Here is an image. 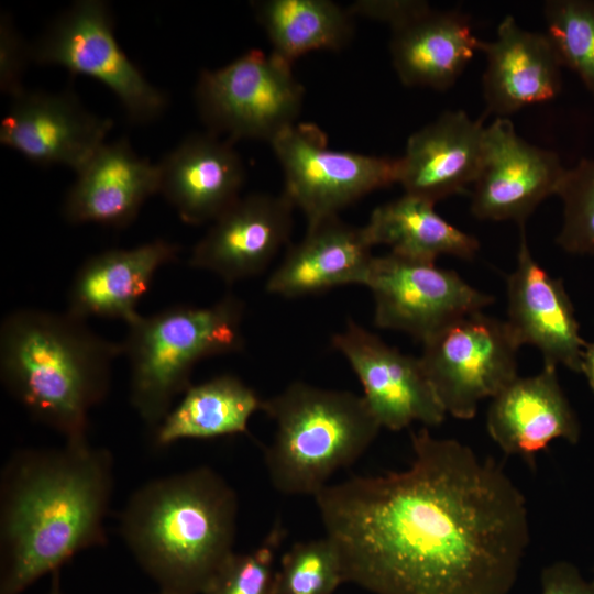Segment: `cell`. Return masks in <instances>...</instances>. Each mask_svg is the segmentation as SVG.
<instances>
[{
  "label": "cell",
  "instance_id": "cell-21",
  "mask_svg": "<svg viewBox=\"0 0 594 594\" xmlns=\"http://www.w3.org/2000/svg\"><path fill=\"white\" fill-rule=\"evenodd\" d=\"M76 175L63 206L72 223L125 227L160 193L157 164L140 157L124 138L106 142Z\"/></svg>",
  "mask_w": 594,
  "mask_h": 594
},
{
  "label": "cell",
  "instance_id": "cell-24",
  "mask_svg": "<svg viewBox=\"0 0 594 594\" xmlns=\"http://www.w3.org/2000/svg\"><path fill=\"white\" fill-rule=\"evenodd\" d=\"M480 44L465 13L430 7L392 30L389 50L404 85L447 90L480 51Z\"/></svg>",
  "mask_w": 594,
  "mask_h": 594
},
{
  "label": "cell",
  "instance_id": "cell-13",
  "mask_svg": "<svg viewBox=\"0 0 594 594\" xmlns=\"http://www.w3.org/2000/svg\"><path fill=\"white\" fill-rule=\"evenodd\" d=\"M363 387V398L381 426L399 431L413 422L439 426L446 418L419 358L402 353L349 320L332 338Z\"/></svg>",
  "mask_w": 594,
  "mask_h": 594
},
{
  "label": "cell",
  "instance_id": "cell-15",
  "mask_svg": "<svg viewBox=\"0 0 594 594\" xmlns=\"http://www.w3.org/2000/svg\"><path fill=\"white\" fill-rule=\"evenodd\" d=\"M294 205L282 191L240 197L195 245L189 265L227 283L262 273L289 242Z\"/></svg>",
  "mask_w": 594,
  "mask_h": 594
},
{
  "label": "cell",
  "instance_id": "cell-19",
  "mask_svg": "<svg viewBox=\"0 0 594 594\" xmlns=\"http://www.w3.org/2000/svg\"><path fill=\"white\" fill-rule=\"evenodd\" d=\"M557 367L543 364L538 374L517 376L491 399L486 429L504 453L531 459L554 440L579 442L580 421Z\"/></svg>",
  "mask_w": 594,
  "mask_h": 594
},
{
  "label": "cell",
  "instance_id": "cell-7",
  "mask_svg": "<svg viewBox=\"0 0 594 594\" xmlns=\"http://www.w3.org/2000/svg\"><path fill=\"white\" fill-rule=\"evenodd\" d=\"M195 96L208 132L226 134L233 143H271L297 123L305 89L293 64L252 48L220 68L202 70Z\"/></svg>",
  "mask_w": 594,
  "mask_h": 594
},
{
  "label": "cell",
  "instance_id": "cell-2",
  "mask_svg": "<svg viewBox=\"0 0 594 594\" xmlns=\"http://www.w3.org/2000/svg\"><path fill=\"white\" fill-rule=\"evenodd\" d=\"M112 491V454L87 438L16 451L0 481V594H22L106 544Z\"/></svg>",
  "mask_w": 594,
  "mask_h": 594
},
{
  "label": "cell",
  "instance_id": "cell-33",
  "mask_svg": "<svg viewBox=\"0 0 594 594\" xmlns=\"http://www.w3.org/2000/svg\"><path fill=\"white\" fill-rule=\"evenodd\" d=\"M429 8L428 2L419 0H359L348 10L353 16L381 21L393 30Z\"/></svg>",
  "mask_w": 594,
  "mask_h": 594
},
{
  "label": "cell",
  "instance_id": "cell-14",
  "mask_svg": "<svg viewBox=\"0 0 594 594\" xmlns=\"http://www.w3.org/2000/svg\"><path fill=\"white\" fill-rule=\"evenodd\" d=\"M112 120L89 111L72 91L23 89L0 124V142L29 161L76 173L106 143Z\"/></svg>",
  "mask_w": 594,
  "mask_h": 594
},
{
  "label": "cell",
  "instance_id": "cell-30",
  "mask_svg": "<svg viewBox=\"0 0 594 594\" xmlns=\"http://www.w3.org/2000/svg\"><path fill=\"white\" fill-rule=\"evenodd\" d=\"M286 536L277 520L263 542L246 553L233 552L202 594H275L276 552Z\"/></svg>",
  "mask_w": 594,
  "mask_h": 594
},
{
  "label": "cell",
  "instance_id": "cell-10",
  "mask_svg": "<svg viewBox=\"0 0 594 594\" xmlns=\"http://www.w3.org/2000/svg\"><path fill=\"white\" fill-rule=\"evenodd\" d=\"M270 144L283 168V193L308 224L338 216L361 197L397 183V158L332 150L314 123L297 122Z\"/></svg>",
  "mask_w": 594,
  "mask_h": 594
},
{
  "label": "cell",
  "instance_id": "cell-6",
  "mask_svg": "<svg viewBox=\"0 0 594 594\" xmlns=\"http://www.w3.org/2000/svg\"><path fill=\"white\" fill-rule=\"evenodd\" d=\"M243 304L228 295L207 307L174 306L128 324L122 343L130 365V400L154 429L190 385L202 359L242 349Z\"/></svg>",
  "mask_w": 594,
  "mask_h": 594
},
{
  "label": "cell",
  "instance_id": "cell-28",
  "mask_svg": "<svg viewBox=\"0 0 594 594\" xmlns=\"http://www.w3.org/2000/svg\"><path fill=\"white\" fill-rule=\"evenodd\" d=\"M543 16L562 66L573 70L594 97V1L548 0Z\"/></svg>",
  "mask_w": 594,
  "mask_h": 594
},
{
  "label": "cell",
  "instance_id": "cell-25",
  "mask_svg": "<svg viewBox=\"0 0 594 594\" xmlns=\"http://www.w3.org/2000/svg\"><path fill=\"white\" fill-rule=\"evenodd\" d=\"M363 230L372 246L429 262L440 255L472 260L480 248L475 237L437 213L433 202L408 194L376 207Z\"/></svg>",
  "mask_w": 594,
  "mask_h": 594
},
{
  "label": "cell",
  "instance_id": "cell-16",
  "mask_svg": "<svg viewBox=\"0 0 594 594\" xmlns=\"http://www.w3.org/2000/svg\"><path fill=\"white\" fill-rule=\"evenodd\" d=\"M506 323L519 346L530 344L543 364L581 370L586 342L581 337L573 304L560 278L532 256L525 224L520 226L516 267L507 278Z\"/></svg>",
  "mask_w": 594,
  "mask_h": 594
},
{
  "label": "cell",
  "instance_id": "cell-3",
  "mask_svg": "<svg viewBox=\"0 0 594 594\" xmlns=\"http://www.w3.org/2000/svg\"><path fill=\"white\" fill-rule=\"evenodd\" d=\"M239 503L209 466L140 486L120 515V534L160 590L202 594L234 552Z\"/></svg>",
  "mask_w": 594,
  "mask_h": 594
},
{
  "label": "cell",
  "instance_id": "cell-20",
  "mask_svg": "<svg viewBox=\"0 0 594 594\" xmlns=\"http://www.w3.org/2000/svg\"><path fill=\"white\" fill-rule=\"evenodd\" d=\"M496 31L494 41L480 44L486 56L482 77L486 114L505 118L553 100L561 91L562 64L548 35L521 28L512 15Z\"/></svg>",
  "mask_w": 594,
  "mask_h": 594
},
{
  "label": "cell",
  "instance_id": "cell-27",
  "mask_svg": "<svg viewBox=\"0 0 594 594\" xmlns=\"http://www.w3.org/2000/svg\"><path fill=\"white\" fill-rule=\"evenodd\" d=\"M252 8L272 53L290 64L314 51H340L354 34L353 15L330 0H258Z\"/></svg>",
  "mask_w": 594,
  "mask_h": 594
},
{
  "label": "cell",
  "instance_id": "cell-36",
  "mask_svg": "<svg viewBox=\"0 0 594 594\" xmlns=\"http://www.w3.org/2000/svg\"><path fill=\"white\" fill-rule=\"evenodd\" d=\"M46 594H65L61 586L59 571L51 574V585Z\"/></svg>",
  "mask_w": 594,
  "mask_h": 594
},
{
  "label": "cell",
  "instance_id": "cell-5",
  "mask_svg": "<svg viewBox=\"0 0 594 594\" xmlns=\"http://www.w3.org/2000/svg\"><path fill=\"white\" fill-rule=\"evenodd\" d=\"M261 410L276 426L264 450L273 487L289 496H316L331 476L353 464L376 439L381 426L363 396L294 382L263 399Z\"/></svg>",
  "mask_w": 594,
  "mask_h": 594
},
{
  "label": "cell",
  "instance_id": "cell-1",
  "mask_svg": "<svg viewBox=\"0 0 594 594\" xmlns=\"http://www.w3.org/2000/svg\"><path fill=\"white\" fill-rule=\"evenodd\" d=\"M402 471L353 476L314 498L345 583L373 594H509L530 541L503 466L427 427Z\"/></svg>",
  "mask_w": 594,
  "mask_h": 594
},
{
  "label": "cell",
  "instance_id": "cell-34",
  "mask_svg": "<svg viewBox=\"0 0 594 594\" xmlns=\"http://www.w3.org/2000/svg\"><path fill=\"white\" fill-rule=\"evenodd\" d=\"M539 594H594V582L587 581L574 564L557 561L541 571Z\"/></svg>",
  "mask_w": 594,
  "mask_h": 594
},
{
  "label": "cell",
  "instance_id": "cell-29",
  "mask_svg": "<svg viewBox=\"0 0 594 594\" xmlns=\"http://www.w3.org/2000/svg\"><path fill=\"white\" fill-rule=\"evenodd\" d=\"M345 583L334 542L322 538L294 543L280 558L275 594H333Z\"/></svg>",
  "mask_w": 594,
  "mask_h": 594
},
{
  "label": "cell",
  "instance_id": "cell-11",
  "mask_svg": "<svg viewBox=\"0 0 594 594\" xmlns=\"http://www.w3.org/2000/svg\"><path fill=\"white\" fill-rule=\"evenodd\" d=\"M365 286L374 298L375 324L421 342L494 300L454 271L393 252L374 256Z\"/></svg>",
  "mask_w": 594,
  "mask_h": 594
},
{
  "label": "cell",
  "instance_id": "cell-17",
  "mask_svg": "<svg viewBox=\"0 0 594 594\" xmlns=\"http://www.w3.org/2000/svg\"><path fill=\"white\" fill-rule=\"evenodd\" d=\"M157 166L160 193L188 224L215 221L241 197L245 182L233 142L210 132L187 136Z\"/></svg>",
  "mask_w": 594,
  "mask_h": 594
},
{
  "label": "cell",
  "instance_id": "cell-23",
  "mask_svg": "<svg viewBox=\"0 0 594 594\" xmlns=\"http://www.w3.org/2000/svg\"><path fill=\"white\" fill-rule=\"evenodd\" d=\"M177 253V245L157 239L132 249H112L89 257L72 282L67 311L82 320L111 318L130 324L140 317L136 306L155 273L173 261Z\"/></svg>",
  "mask_w": 594,
  "mask_h": 594
},
{
  "label": "cell",
  "instance_id": "cell-8",
  "mask_svg": "<svg viewBox=\"0 0 594 594\" xmlns=\"http://www.w3.org/2000/svg\"><path fill=\"white\" fill-rule=\"evenodd\" d=\"M32 61L64 67L107 86L129 119L144 124L166 110L165 92L150 82L120 47L110 6L103 0H78L61 13L31 45Z\"/></svg>",
  "mask_w": 594,
  "mask_h": 594
},
{
  "label": "cell",
  "instance_id": "cell-4",
  "mask_svg": "<svg viewBox=\"0 0 594 594\" xmlns=\"http://www.w3.org/2000/svg\"><path fill=\"white\" fill-rule=\"evenodd\" d=\"M122 343L92 332L68 311L20 309L0 329V377L31 416L66 440L85 439L89 411L110 388Z\"/></svg>",
  "mask_w": 594,
  "mask_h": 594
},
{
  "label": "cell",
  "instance_id": "cell-31",
  "mask_svg": "<svg viewBox=\"0 0 594 594\" xmlns=\"http://www.w3.org/2000/svg\"><path fill=\"white\" fill-rule=\"evenodd\" d=\"M557 196L563 204V220L557 243L568 253H594V160L582 158L566 168Z\"/></svg>",
  "mask_w": 594,
  "mask_h": 594
},
{
  "label": "cell",
  "instance_id": "cell-9",
  "mask_svg": "<svg viewBox=\"0 0 594 594\" xmlns=\"http://www.w3.org/2000/svg\"><path fill=\"white\" fill-rule=\"evenodd\" d=\"M425 373L446 414L469 420L517 374L519 345L506 321L483 310L463 316L422 342Z\"/></svg>",
  "mask_w": 594,
  "mask_h": 594
},
{
  "label": "cell",
  "instance_id": "cell-18",
  "mask_svg": "<svg viewBox=\"0 0 594 594\" xmlns=\"http://www.w3.org/2000/svg\"><path fill=\"white\" fill-rule=\"evenodd\" d=\"M483 121L463 110H447L414 132L397 158V183L405 194L436 204L473 185L483 158Z\"/></svg>",
  "mask_w": 594,
  "mask_h": 594
},
{
  "label": "cell",
  "instance_id": "cell-35",
  "mask_svg": "<svg viewBox=\"0 0 594 594\" xmlns=\"http://www.w3.org/2000/svg\"><path fill=\"white\" fill-rule=\"evenodd\" d=\"M580 373L585 376L590 389L594 393V342L587 343L584 349Z\"/></svg>",
  "mask_w": 594,
  "mask_h": 594
},
{
  "label": "cell",
  "instance_id": "cell-37",
  "mask_svg": "<svg viewBox=\"0 0 594 594\" xmlns=\"http://www.w3.org/2000/svg\"><path fill=\"white\" fill-rule=\"evenodd\" d=\"M156 594H182V593L167 591V590H160Z\"/></svg>",
  "mask_w": 594,
  "mask_h": 594
},
{
  "label": "cell",
  "instance_id": "cell-22",
  "mask_svg": "<svg viewBox=\"0 0 594 594\" xmlns=\"http://www.w3.org/2000/svg\"><path fill=\"white\" fill-rule=\"evenodd\" d=\"M363 227L339 216L308 224L305 237L289 245L266 282V290L286 298L348 285H365L374 255Z\"/></svg>",
  "mask_w": 594,
  "mask_h": 594
},
{
  "label": "cell",
  "instance_id": "cell-12",
  "mask_svg": "<svg viewBox=\"0 0 594 594\" xmlns=\"http://www.w3.org/2000/svg\"><path fill=\"white\" fill-rule=\"evenodd\" d=\"M565 170L556 152L528 143L510 120L498 117L485 128L471 211L481 220L524 226L542 200L557 195Z\"/></svg>",
  "mask_w": 594,
  "mask_h": 594
},
{
  "label": "cell",
  "instance_id": "cell-32",
  "mask_svg": "<svg viewBox=\"0 0 594 594\" xmlns=\"http://www.w3.org/2000/svg\"><path fill=\"white\" fill-rule=\"evenodd\" d=\"M31 59V45L22 38L10 14L1 13L0 89L2 94L12 98L24 89L22 77Z\"/></svg>",
  "mask_w": 594,
  "mask_h": 594
},
{
  "label": "cell",
  "instance_id": "cell-26",
  "mask_svg": "<svg viewBox=\"0 0 594 594\" xmlns=\"http://www.w3.org/2000/svg\"><path fill=\"white\" fill-rule=\"evenodd\" d=\"M262 402L253 388L233 375L191 385L154 429V442L164 448L184 439L245 433Z\"/></svg>",
  "mask_w": 594,
  "mask_h": 594
}]
</instances>
